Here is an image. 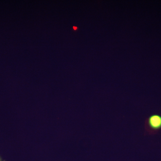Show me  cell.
Here are the masks:
<instances>
[{"label":"cell","mask_w":161,"mask_h":161,"mask_svg":"<svg viewBox=\"0 0 161 161\" xmlns=\"http://www.w3.org/2000/svg\"><path fill=\"white\" fill-rule=\"evenodd\" d=\"M146 132L149 134H155L161 130V115L153 114L147 119L145 122Z\"/></svg>","instance_id":"cell-1"},{"label":"cell","mask_w":161,"mask_h":161,"mask_svg":"<svg viewBox=\"0 0 161 161\" xmlns=\"http://www.w3.org/2000/svg\"><path fill=\"white\" fill-rule=\"evenodd\" d=\"M74 29H75V30H76V29H77V27H75V26H74Z\"/></svg>","instance_id":"cell-2"}]
</instances>
